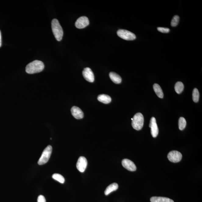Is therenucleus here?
<instances>
[{"label":"nucleus","mask_w":202,"mask_h":202,"mask_svg":"<svg viewBox=\"0 0 202 202\" xmlns=\"http://www.w3.org/2000/svg\"><path fill=\"white\" fill-rule=\"evenodd\" d=\"M44 68V65L41 61L34 60L28 64L26 71L29 74H34L42 72Z\"/></svg>","instance_id":"f257e3e1"},{"label":"nucleus","mask_w":202,"mask_h":202,"mask_svg":"<svg viewBox=\"0 0 202 202\" xmlns=\"http://www.w3.org/2000/svg\"><path fill=\"white\" fill-rule=\"evenodd\" d=\"M51 27L54 36L58 41H61L63 35V31L59 21L56 19H52Z\"/></svg>","instance_id":"f03ea898"},{"label":"nucleus","mask_w":202,"mask_h":202,"mask_svg":"<svg viewBox=\"0 0 202 202\" xmlns=\"http://www.w3.org/2000/svg\"><path fill=\"white\" fill-rule=\"evenodd\" d=\"M144 117L140 113H137L134 115L132 120V126L136 130H140L142 129L144 125Z\"/></svg>","instance_id":"7ed1b4c3"},{"label":"nucleus","mask_w":202,"mask_h":202,"mask_svg":"<svg viewBox=\"0 0 202 202\" xmlns=\"http://www.w3.org/2000/svg\"><path fill=\"white\" fill-rule=\"evenodd\" d=\"M52 152V147L50 145H48L43 152L41 156L38 161L39 165H42L47 163L50 159Z\"/></svg>","instance_id":"20e7f679"},{"label":"nucleus","mask_w":202,"mask_h":202,"mask_svg":"<svg viewBox=\"0 0 202 202\" xmlns=\"http://www.w3.org/2000/svg\"><path fill=\"white\" fill-rule=\"evenodd\" d=\"M117 34L120 37L127 41L134 40L136 39L135 34L126 30L119 29L117 31Z\"/></svg>","instance_id":"39448f33"},{"label":"nucleus","mask_w":202,"mask_h":202,"mask_svg":"<svg viewBox=\"0 0 202 202\" xmlns=\"http://www.w3.org/2000/svg\"><path fill=\"white\" fill-rule=\"evenodd\" d=\"M167 157L171 162L176 163L182 160V155L177 151H173L169 153Z\"/></svg>","instance_id":"423d86ee"},{"label":"nucleus","mask_w":202,"mask_h":202,"mask_svg":"<svg viewBox=\"0 0 202 202\" xmlns=\"http://www.w3.org/2000/svg\"><path fill=\"white\" fill-rule=\"evenodd\" d=\"M89 24V20L88 18L85 16H82L77 19L75 22V25L78 29L84 28Z\"/></svg>","instance_id":"0eeeda50"},{"label":"nucleus","mask_w":202,"mask_h":202,"mask_svg":"<svg viewBox=\"0 0 202 202\" xmlns=\"http://www.w3.org/2000/svg\"><path fill=\"white\" fill-rule=\"evenodd\" d=\"M87 161L84 157H80L76 163V168L81 173L85 172L87 165Z\"/></svg>","instance_id":"6e6552de"},{"label":"nucleus","mask_w":202,"mask_h":202,"mask_svg":"<svg viewBox=\"0 0 202 202\" xmlns=\"http://www.w3.org/2000/svg\"><path fill=\"white\" fill-rule=\"evenodd\" d=\"M149 126L151 129V133L152 137L154 138L157 137L158 134L159 129L155 118L153 117L151 119Z\"/></svg>","instance_id":"1a4fd4ad"},{"label":"nucleus","mask_w":202,"mask_h":202,"mask_svg":"<svg viewBox=\"0 0 202 202\" xmlns=\"http://www.w3.org/2000/svg\"><path fill=\"white\" fill-rule=\"evenodd\" d=\"M83 75L85 80L90 83H93L94 80V76L91 69L86 67L83 69Z\"/></svg>","instance_id":"9d476101"},{"label":"nucleus","mask_w":202,"mask_h":202,"mask_svg":"<svg viewBox=\"0 0 202 202\" xmlns=\"http://www.w3.org/2000/svg\"><path fill=\"white\" fill-rule=\"evenodd\" d=\"M122 164L125 168L129 171L134 172L136 170V166L133 162L127 159H124L122 161Z\"/></svg>","instance_id":"9b49d317"},{"label":"nucleus","mask_w":202,"mask_h":202,"mask_svg":"<svg viewBox=\"0 0 202 202\" xmlns=\"http://www.w3.org/2000/svg\"><path fill=\"white\" fill-rule=\"evenodd\" d=\"M71 112L72 115L76 119H81L83 117V112L78 107H72Z\"/></svg>","instance_id":"f8f14e48"},{"label":"nucleus","mask_w":202,"mask_h":202,"mask_svg":"<svg viewBox=\"0 0 202 202\" xmlns=\"http://www.w3.org/2000/svg\"><path fill=\"white\" fill-rule=\"evenodd\" d=\"M110 78L112 81L116 84H119L122 82V78L118 74L114 72H110Z\"/></svg>","instance_id":"ddd939ff"},{"label":"nucleus","mask_w":202,"mask_h":202,"mask_svg":"<svg viewBox=\"0 0 202 202\" xmlns=\"http://www.w3.org/2000/svg\"><path fill=\"white\" fill-rule=\"evenodd\" d=\"M98 101L104 104H108L111 101V98L108 95L102 94L99 95L97 97Z\"/></svg>","instance_id":"4468645a"},{"label":"nucleus","mask_w":202,"mask_h":202,"mask_svg":"<svg viewBox=\"0 0 202 202\" xmlns=\"http://www.w3.org/2000/svg\"><path fill=\"white\" fill-rule=\"evenodd\" d=\"M151 202H174L173 200L166 197H152L151 198Z\"/></svg>","instance_id":"2eb2a0df"},{"label":"nucleus","mask_w":202,"mask_h":202,"mask_svg":"<svg viewBox=\"0 0 202 202\" xmlns=\"http://www.w3.org/2000/svg\"><path fill=\"white\" fill-rule=\"evenodd\" d=\"M118 188V185L117 183H114L109 185L107 188H106L105 191V195H108L112 192L115 191Z\"/></svg>","instance_id":"dca6fc26"},{"label":"nucleus","mask_w":202,"mask_h":202,"mask_svg":"<svg viewBox=\"0 0 202 202\" xmlns=\"http://www.w3.org/2000/svg\"><path fill=\"white\" fill-rule=\"evenodd\" d=\"M153 88L154 91H155L157 96L159 98H163L164 94L160 85L157 84V83H155L153 85Z\"/></svg>","instance_id":"f3484780"},{"label":"nucleus","mask_w":202,"mask_h":202,"mask_svg":"<svg viewBox=\"0 0 202 202\" xmlns=\"http://www.w3.org/2000/svg\"><path fill=\"white\" fill-rule=\"evenodd\" d=\"M184 88V85L181 82H178L175 83V91L178 94L182 93L183 91Z\"/></svg>","instance_id":"a211bd4d"},{"label":"nucleus","mask_w":202,"mask_h":202,"mask_svg":"<svg viewBox=\"0 0 202 202\" xmlns=\"http://www.w3.org/2000/svg\"><path fill=\"white\" fill-rule=\"evenodd\" d=\"M52 178L56 181L60 182L61 183H64L65 182V179L64 177L60 174H54L52 176Z\"/></svg>","instance_id":"6ab92c4d"},{"label":"nucleus","mask_w":202,"mask_h":202,"mask_svg":"<svg viewBox=\"0 0 202 202\" xmlns=\"http://www.w3.org/2000/svg\"><path fill=\"white\" fill-rule=\"evenodd\" d=\"M186 122L185 119L183 117H180L179 120V129L181 130H183L185 129L186 126Z\"/></svg>","instance_id":"aec40b11"},{"label":"nucleus","mask_w":202,"mask_h":202,"mask_svg":"<svg viewBox=\"0 0 202 202\" xmlns=\"http://www.w3.org/2000/svg\"><path fill=\"white\" fill-rule=\"evenodd\" d=\"M200 94L197 89H194L193 93V98L194 102H198L199 100Z\"/></svg>","instance_id":"412c9836"},{"label":"nucleus","mask_w":202,"mask_h":202,"mask_svg":"<svg viewBox=\"0 0 202 202\" xmlns=\"http://www.w3.org/2000/svg\"><path fill=\"white\" fill-rule=\"evenodd\" d=\"M179 20L180 18L178 16H174L171 22V25L172 27H175L178 25Z\"/></svg>","instance_id":"4be33fe9"},{"label":"nucleus","mask_w":202,"mask_h":202,"mask_svg":"<svg viewBox=\"0 0 202 202\" xmlns=\"http://www.w3.org/2000/svg\"><path fill=\"white\" fill-rule=\"evenodd\" d=\"M157 29L159 32L163 33H168L170 31V29L168 28L159 27L157 28Z\"/></svg>","instance_id":"5701e85b"},{"label":"nucleus","mask_w":202,"mask_h":202,"mask_svg":"<svg viewBox=\"0 0 202 202\" xmlns=\"http://www.w3.org/2000/svg\"><path fill=\"white\" fill-rule=\"evenodd\" d=\"M37 201V202H46L45 197L42 195H40L38 196Z\"/></svg>","instance_id":"b1692460"},{"label":"nucleus","mask_w":202,"mask_h":202,"mask_svg":"<svg viewBox=\"0 0 202 202\" xmlns=\"http://www.w3.org/2000/svg\"><path fill=\"white\" fill-rule=\"evenodd\" d=\"M2 45V37H1V32L0 31V47Z\"/></svg>","instance_id":"393cba45"}]
</instances>
